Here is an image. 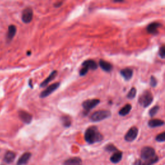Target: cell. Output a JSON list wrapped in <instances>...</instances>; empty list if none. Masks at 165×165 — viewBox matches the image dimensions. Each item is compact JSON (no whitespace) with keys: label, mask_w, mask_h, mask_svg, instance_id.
<instances>
[{"label":"cell","mask_w":165,"mask_h":165,"mask_svg":"<svg viewBox=\"0 0 165 165\" xmlns=\"http://www.w3.org/2000/svg\"><path fill=\"white\" fill-rule=\"evenodd\" d=\"M103 139V136L101 134L96 126H90L86 129L85 133V139L89 144L99 143Z\"/></svg>","instance_id":"1"},{"label":"cell","mask_w":165,"mask_h":165,"mask_svg":"<svg viewBox=\"0 0 165 165\" xmlns=\"http://www.w3.org/2000/svg\"><path fill=\"white\" fill-rule=\"evenodd\" d=\"M154 100L152 94L149 90H145L141 94L139 98V103L144 108H146L151 105Z\"/></svg>","instance_id":"2"},{"label":"cell","mask_w":165,"mask_h":165,"mask_svg":"<svg viewBox=\"0 0 165 165\" xmlns=\"http://www.w3.org/2000/svg\"><path fill=\"white\" fill-rule=\"evenodd\" d=\"M111 116V112L109 110H101L94 112L90 116V119L92 122H99V121L105 119Z\"/></svg>","instance_id":"3"},{"label":"cell","mask_w":165,"mask_h":165,"mask_svg":"<svg viewBox=\"0 0 165 165\" xmlns=\"http://www.w3.org/2000/svg\"><path fill=\"white\" fill-rule=\"evenodd\" d=\"M100 103V100L98 99H87L82 103V106L84 109V114L87 115L90 111L93 109L94 107L99 105Z\"/></svg>","instance_id":"4"},{"label":"cell","mask_w":165,"mask_h":165,"mask_svg":"<svg viewBox=\"0 0 165 165\" xmlns=\"http://www.w3.org/2000/svg\"><path fill=\"white\" fill-rule=\"evenodd\" d=\"M156 155V151L152 147L145 146L143 147L141 151V157L143 161H148L152 159Z\"/></svg>","instance_id":"5"},{"label":"cell","mask_w":165,"mask_h":165,"mask_svg":"<svg viewBox=\"0 0 165 165\" xmlns=\"http://www.w3.org/2000/svg\"><path fill=\"white\" fill-rule=\"evenodd\" d=\"M59 85H60V83L59 82L54 83L52 84V85H49L46 89L42 91L41 93L40 94V97H41V98H45V97L49 96L53 92H54L55 90L58 89Z\"/></svg>","instance_id":"6"},{"label":"cell","mask_w":165,"mask_h":165,"mask_svg":"<svg viewBox=\"0 0 165 165\" xmlns=\"http://www.w3.org/2000/svg\"><path fill=\"white\" fill-rule=\"evenodd\" d=\"M138 129L136 126L132 127L128 131L126 135L124 136V139L127 142H132L136 139L138 135Z\"/></svg>","instance_id":"7"},{"label":"cell","mask_w":165,"mask_h":165,"mask_svg":"<svg viewBox=\"0 0 165 165\" xmlns=\"http://www.w3.org/2000/svg\"><path fill=\"white\" fill-rule=\"evenodd\" d=\"M21 19L23 23H29L33 19V11L31 8L27 7L23 11Z\"/></svg>","instance_id":"8"},{"label":"cell","mask_w":165,"mask_h":165,"mask_svg":"<svg viewBox=\"0 0 165 165\" xmlns=\"http://www.w3.org/2000/svg\"><path fill=\"white\" fill-rule=\"evenodd\" d=\"M18 114L20 119L25 124H30L32 121V116L25 110L19 111Z\"/></svg>","instance_id":"9"},{"label":"cell","mask_w":165,"mask_h":165,"mask_svg":"<svg viewBox=\"0 0 165 165\" xmlns=\"http://www.w3.org/2000/svg\"><path fill=\"white\" fill-rule=\"evenodd\" d=\"M161 25V23L158 22L151 23L147 26V32L150 34L156 35L158 34V29L160 27Z\"/></svg>","instance_id":"10"},{"label":"cell","mask_w":165,"mask_h":165,"mask_svg":"<svg viewBox=\"0 0 165 165\" xmlns=\"http://www.w3.org/2000/svg\"><path fill=\"white\" fill-rule=\"evenodd\" d=\"M121 75L126 81H129L133 76V70L130 68L123 69L120 71Z\"/></svg>","instance_id":"11"},{"label":"cell","mask_w":165,"mask_h":165,"mask_svg":"<svg viewBox=\"0 0 165 165\" xmlns=\"http://www.w3.org/2000/svg\"><path fill=\"white\" fill-rule=\"evenodd\" d=\"M17 31L16 26L14 25H11L8 28V31L6 33V40L8 41H11L14 38Z\"/></svg>","instance_id":"12"},{"label":"cell","mask_w":165,"mask_h":165,"mask_svg":"<svg viewBox=\"0 0 165 165\" xmlns=\"http://www.w3.org/2000/svg\"><path fill=\"white\" fill-rule=\"evenodd\" d=\"M31 154L30 152H25L21 155V157L19 158V159L17 162V165H25L27 163L28 161L30 160L31 157Z\"/></svg>","instance_id":"13"},{"label":"cell","mask_w":165,"mask_h":165,"mask_svg":"<svg viewBox=\"0 0 165 165\" xmlns=\"http://www.w3.org/2000/svg\"><path fill=\"white\" fill-rule=\"evenodd\" d=\"M99 64L101 68L102 69V70H103L104 71H105L106 72H110L113 69V66L112 64L110 63L109 62L106 61L105 60L101 59L99 61Z\"/></svg>","instance_id":"14"},{"label":"cell","mask_w":165,"mask_h":165,"mask_svg":"<svg viewBox=\"0 0 165 165\" xmlns=\"http://www.w3.org/2000/svg\"><path fill=\"white\" fill-rule=\"evenodd\" d=\"M83 162L81 158L78 157H72L66 160L63 163V165H82Z\"/></svg>","instance_id":"15"},{"label":"cell","mask_w":165,"mask_h":165,"mask_svg":"<svg viewBox=\"0 0 165 165\" xmlns=\"http://www.w3.org/2000/svg\"><path fill=\"white\" fill-rule=\"evenodd\" d=\"M123 157V152L121 151H116L114 152L112 156L110 157V161L113 163H118L122 159Z\"/></svg>","instance_id":"16"},{"label":"cell","mask_w":165,"mask_h":165,"mask_svg":"<svg viewBox=\"0 0 165 165\" xmlns=\"http://www.w3.org/2000/svg\"><path fill=\"white\" fill-rule=\"evenodd\" d=\"M57 74H58V72L56 71V70H54V71H52L51 72V74L47 77V78L45 79L41 83V85H40V86L42 87V88H44L45 86H46L50 82V81H52L54 79H55V77H56Z\"/></svg>","instance_id":"17"},{"label":"cell","mask_w":165,"mask_h":165,"mask_svg":"<svg viewBox=\"0 0 165 165\" xmlns=\"http://www.w3.org/2000/svg\"><path fill=\"white\" fill-rule=\"evenodd\" d=\"M83 66H85L86 68L91 70H96L97 69V64L95 61L92 59L86 60L82 64Z\"/></svg>","instance_id":"18"},{"label":"cell","mask_w":165,"mask_h":165,"mask_svg":"<svg viewBox=\"0 0 165 165\" xmlns=\"http://www.w3.org/2000/svg\"><path fill=\"white\" fill-rule=\"evenodd\" d=\"M148 124H149V126L150 128H156L164 125V121L158 119H152L149 121Z\"/></svg>","instance_id":"19"},{"label":"cell","mask_w":165,"mask_h":165,"mask_svg":"<svg viewBox=\"0 0 165 165\" xmlns=\"http://www.w3.org/2000/svg\"><path fill=\"white\" fill-rule=\"evenodd\" d=\"M15 158H16V154L14 152V151H6V153L5 155L4 161L6 163H11L14 161Z\"/></svg>","instance_id":"20"},{"label":"cell","mask_w":165,"mask_h":165,"mask_svg":"<svg viewBox=\"0 0 165 165\" xmlns=\"http://www.w3.org/2000/svg\"><path fill=\"white\" fill-rule=\"evenodd\" d=\"M131 110H132V105L130 104H126L119 111V114L121 116H125L130 112Z\"/></svg>","instance_id":"21"},{"label":"cell","mask_w":165,"mask_h":165,"mask_svg":"<svg viewBox=\"0 0 165 165\" xmlns=\"http://www.w3.org/2000/svg\"><path fill=\"white\" fill-rule=\"evenodd\" d=\"M61 119L62 123L65 127L68 128L71 125L72 119L70 118V117H69V116H65V115L61 117Z\"/></svg>","instance_id":"22"},{"label":"cell","mask_w":165,"mask_h":165,"mask_svg":"<svg viewBox=\"0 0 165 165\" xmlns=\"http://www.w3.org/2000/svg\"><path fill=\"white\" fill-rule=\"evenodd\" d=\"M136 93H137L136 89L135 88V87H132V88L129 91V92L127 94V98H129V99L134 98V97H135L136 96Z\"/></svg>","instance_id":"23"},{"label":"cell","mask_w":165,"mask_h":165,"mask_svg":"<svg viewBox=\"0 0 165 165\" xmlns=\"http://www.w3.org/2000/svg\"><path fill=\"white\" fill-rule=\"evenodd\" d=\"M159 110V106H155L151 108V109L149 111V116L150 117H154L156 115L158 111Z\"/></svg>","instance_id":"24"},{"label":"cell","mask_w":165,"mask_h":165,"mask_svg":"<svg viewBox=\"0 0 165 165\" xmlns=\"http://www.w3.org/2000/svg\"><path fill=\"white\" fill-rule=\"evenodd\" d=\"M105 150H106L109 152H115V151H117V149L116 147L112 144H109L105 146Z\"/></svg>","instance_id":"25"},{"label":"cell","mask_w":165,"mask_h":165,"mask_svg":"<svg viewBox=\"0 0 165 165\" xmlns=\"http://www.w3.org/2000/svg\"><path fill=\"white\" fill-rule=\"evenodd\" d=\"M156 140L158 142H164L165 141V131L161 133L156 137Z\"/></svg>","instance_id":"26"},{"label":"cell","mask_w":165,"mask_h":165,"mask_svg":"<svg viewBox=\"0 0 165 165\" xmlns=\"http://www.w3.org/2000/svg\"><path fill=\"white\" fill-rule=\"evenodd\" d=\"M150 84L151 87H156L157 85V81L154 76H151L150 80Z\"/></svg>","instance_id":"27"},{"label":"cell","mask_w":165,"mask_h":165,"mask_svg":"<svg viewBox=\"0 0 165 165\" xmlns=\"http://www.w3.org/2000/svg\"><path fill=\"white\" fill-rule=\"evenodd\" d=\"M159 55L161 58H165V45L162 46L159 49Z\"/></svg>","instance_id":"28"},{"label":"cell","mask_w":165,"mask_h":165,"mask_svg":"<svg viewBox=\"0 0 165 165\" xmlns=\"http://www.w3.org/2000/svg\"><path fill=\"white\" fill-rule=\"evenodd\" d=\"M89 69L88 68H86V67L85 66H83V68L80 70V71H79V75L81 76H85L87 72H88L89 71Z\"/></svg>","instance_id":"29"},{"label":"cell","mask_w":165,"mask_h":165,"mask_svg":"<svg viewBox=\"0 0 165 165\" xmlns=\"http://www.w3.org/2000/svg\"><path fill=\"white\" fill-rule=\"evenodd\" d=\"M132 165H148L146 163V161L142 160H136L135 162L133 163Z\"/></svg>","instance_id":"30"},{"label":"cell","mask_w":165,"mask_h":165,"mask_svg":"<svg viewBox=\"0 0 165 165\" xmlns=\"http://www.w3.org/2000/svg\"><path fill=\"white\" fill-rule=\"evenodd\" d=\"M63 4V2L62 1H58V2H57L56 3H55L54 5V6H55V7H59V6H61V5Z\"/></svg>","instance_id":"31"},{"label":"cell","mask_w":165,"mask_h":165,"mask_svg":"<svg viewBox=\"0 0 165 165\" xmlns=\"http://www.w3.org/2000/svg\"><path fill=\"white\" fill-rule=\"evenodd\" d=\"M29 85L31 87V88H32V80L31 79H30L29 80Z\"/></svg>","instance_id":"32"},{"label":"cell","mask_w":165,"mask_h":165,"mask_svg":"<svg viewBox=\"0 0 165 165\" xmlns=\"http://www.w3.org/2000/svg\"><path fill=\"white\" fill-rule=\"evenodd\" d=\"M114 2H115V3H122V2H123V1H114Z\"/></svg>","instance_id":"33"},{"label":"cell","mask_w":165,"mask_h":165,"mask_svg":"<svg viewBox=\"0 0 165 165\" xmlns=\"http://www.w3.org/2000/svg\"><path fill=\"white\" fill-rule=\"evenodd\" d=\"M27 54H30V52H27Z\"/></svg>","instance_id":"34"}]
</instances>
